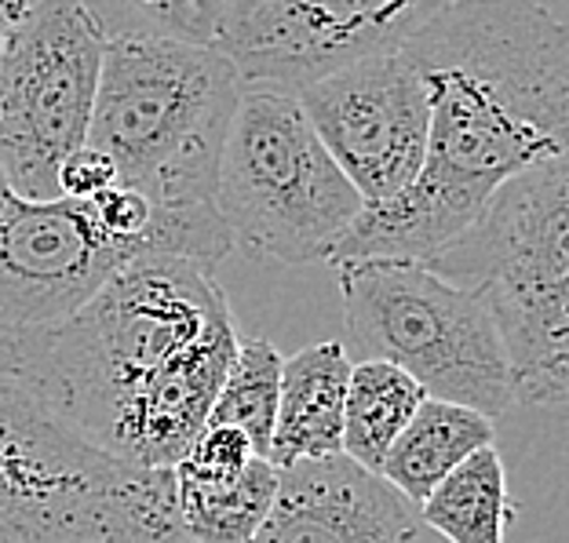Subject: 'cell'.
Segmentation results:
<instances>
[{"label":"cell","mask_w":569,"mask_h":543,"mask_svg":"<svg viewBox=\"0 0 569 543\" xmlns=\"http://www.w3.org/2000/svg\"><path fill=\"white\" fill-rule=\"evenodd\" d=\"M497 442V426L482 412L457 402L427 398L417 416L398 434V442L383 456L380 477H387L409 503L431 496V489L449 477L463 460Z\"/></svg>","instance_id":"5bb4252c"},{"label":"cell","mask_w":569,"mask_h":543,"mask_svg":"<svg viewBox=\"0 0 569 543\" xmlns=\"http://www.w3.org/2000/svg\"><path fill=\"white\" fill-rule=\"evenodd\" d=\"M238 340L216 267L139 255L70 318L0 335V365L92 449L176 467L209 423Z\"/></svg>","instance_id":"6da1fadb"},{"label":"cell","mask_w":569,"mask_h":543,"mask_svg":"<svg viewBox=\"0 0 569 543\" xmlns=\"http://www.w3.org/2000/svg\"><path fill=\"white\" fill-rule=\"evenodd\" d=\"M183 543H190V540H183Z\"/></svg>","instance_id":"603a6c76"},{"label":"cell","mask_w":569,"mask_h":543,"mask_svg":"<svg viewBox=\"0 0 569 543\" xmlns=\"http://www.w3.org/2000/svg\"><path fill=\"white\" fill-rule=\"evenodd\" d=\"M427 267L482 295L515 402L569 405V158L497 187L468 234Z\"/></svg>","instance_id":"277c9868"},{"label":"cell","mask_w":569,"mask_h":543,"mask_svg":"<svg viewBox=\"0 0 569 543\" xmlns=\"http://www.w3.org/2000/svg\"><path fill=\"white\" fill-rule=\"evenodd\" d=\"M118 187V164L92 142L77 147L67 161L59 164V198L67 201H96L99 193Z\"/></svg>","instance_id":"44dd1931"},{"label":"cell","mask_w":569,"mask_h":543,"mask_svg":"<svg viewBox=\"0 0 569 543\" xmlns=\"http://www.w3.org/2000/svg\"><path fill=\"white\" fill-rule=\"evenodd\" d=\"M216 209L244 252L307 267L332 260L366 201L329 158L300 99L241 88L219 158Z\"/></svg>","instance_id":"8992f818"},{"label":"cell","mask_w":569,"mask_h":543,"mask_svg":"<svg viewBox=\"0 0 569 543\" xmlns=\"http://www.w3.org/2000/svg\"><path fill=\"white\" fill-rule=\"evenodd\" d=\"M107 37H164L216 44L227 0H81Z\"/></svg>","instance_id":"d6986e66"},{"label":"cell","mask_w":569,"mask_h":543,"mask_svg":"<svg viewBox=\"0 0 569 543\" xmlns=\"http://www.w3.org/2000/svg\"><path fill=\"white\" fill-rule=\"evenodd\" d=\"M420 522L449 543H503L508 471L497 445L475 452L420 503Z\"/></svg>","instance_id":"e0dca14e"},{"label":"cell","mask_w":569,"mask_h":543,"mask_svg":"<svg viewBox=\"0 0 569 543\" xmlns=\"http://www.w3.org/2000/svg\"><path fill=\"white\" fill-rule=\"evenodd\" d=\"M431 99L420 172L471 201L569 158V22L537 0H449L402 44Z\"/></svg>","instance_id":"7a4b0ae2"},{"label":"cell","mask_w":569,"mask_h":543,"mask_svg":"<svg viewBox=\"0 0 569 543\" xmlns=\"http://www.w3.org/2000/svg\"><path fill=\"white\" fill-rule=\"evenodd\" d=\"M449 0H227L216 48L244 88L303 92L398 51Z\"/></svg>","instance_id":"9c48e42d"},{"label":"cell","mask_w":569,"mask_h":543,"mask_svg":"<svg viewBox=\"0 0 569 543\" xmlns=\"http://www.w3.org/2000/svg\"><path fill=\"white\" fill-rule=\"evenodd\" d=\"M417 503L343 452L284 467L252 543H427Z\"/></svg>","instance_id":"7c38bea8"},{"label":"cell","mask_w":569,"mask_h":543,"mask_svg":"<svg viewBox=\"0 0 569 543\" xmlns=\"http://www.w3.org/2000/svg\"><path fill=\"white\" fill-rule=\"evenodd\" d=\"M347 335L366 358L391 361L427 398L497 420L515 405L511 369L482 295L427 263L366 260L336 267Z\"/></svg>","instance_id":"52a82bcc"},{"label":"cell","mask_w":569,"mask_h":543,"mask_svg":"<svg viewBox=\"0 0 569 543\" xmlns=\"http://www.w3.org/2000/svg\"><path fill=\"white\" fill-rule=\"evenodd\" d=\"M296 99L366 204L395 198L420 175L431 139V99L402 48L361 59Z\"/></svg>","instance_id":"30bf717a"},{"label":"cell","mask_w":569,"mask_h":543,"mask_svg":"<svg viewBox=\"0 0 569 543\" xmlns=\"http://www.w3.org/2000/svg\"><path fill=\"white\" fill-rule=\"evenodd\" d=\"M107 30L81 0H8L0 30V172L33 201L59 198V164L92 128Z\"/></svg>","instance_id":"ba28073f"},{"label":"cell","mask_w":569,"mask_h":543,"mask_svg":"<svg viewBox=\"0 0 569 543\" xmlns=\"http://www.w3.org/2000/svg\"><path fill=\"white\" fill-rule=\"evenodd\" d=\"M139 255L110 238L88 201H33L0 172V335L70 318Z\"/></svg>","instance_id":"8fae6325"},{"label":"cell","mask_w":569,"mask_h":543,"mask_svg":"<svg viewBox=\"0 0 569 543\" xmlns=\"http://www.w3.org/2000/svg\"><path fill=\"white\" fill-rule=\"evenodd\" d=\"M281 365L284 358L278 354L274 343L260 340V335H241L234 361H230L223 386H219L209 412V423L238 426L263 460L270 452V434H274Z\"/></svg>","instance_id":"ac0fdd59"},{"label":"cell","mask_w":569,"mask_h":543,"mask_svg":"<svg viewBox=\"0 0 569 543\" xmlns=\"http://www.w3.org/2000/svg\"><path fill=\"white\" fill-rule=\"evenodd\" d=\"M355 361L343 343H315L284 358L278 416L267 460L278 471L303 460H329L343 452V405Z\"/></svg>","instance_id":"4fadbf2b"},{"label":"cell","mask_w":569,"mask_h":543,"mask_svg":"<svg viewBox=\"0 0 569 543\" xmlns=\"http://www.w3.org/2000/svg\"><path fill=\"white\" fill-rule=\"evenodd\" d=\"M172 467L81 442L0 365V543H183Z\"/></svg>","instance_id":"5b68a950"},{"label":"cell","mask_w":569,"mask_h":543,"mask_svg":"<svg viewBox=\"0 0 569 543\" xmlns=\"http://www.w3.org/2000/svg\"><path fill=\"white\" fill-rule=\"evenodd\" d=\"M427 402L423 386L391 361L366 358L351 369L343 405V456L380 474L383 456Z\"/></svg>","instance_id":"2e32d148"},{"label":"cell","mask_w":569,"mask_h":543,"mask_svg":"<svg viewBox=\"0 0 569 543\" xmlns=\"http://www.w3.org/2000/svg\"><path fill=\"white\" fill-rule=\"evenodd\" d=\"M4 16H8V0H0V30H4Z\"/></svg>","instance_id":"7402d4cb"},{"label":"cell","mask_w":569,"mask_h":543,"mask_svg":"<svg viewBox=\"0 0 569 543\" xmlns=\"http://www.w3.org/2000/svg\"><path fill=\"white\" fill-rule=\"evenodd\" d=\"M176 507L179 529L190 543H252L278 493L281 471L270 460L256 456L234 477H190L176 471Z\"/></svg>","instance_id":"9a60e30c"},{"label":"cell","mask_w":569,"mask_h":543,"mask_svg":"<svg viewBox=\"0 0 569 543\" xmlns=\"http://www.w3.org/2000/svg\"><path fill=\"white\" fill-rule=\"evenodd\" d=\"M241 77L216 44L110 37L88 139L118 164V183L164 215L216 209V179Z\"/></svg>","instance_id":"3957f363"},{"label":"cell","mask_w":569,"mask_h":543,"mask_svg":"<svg viewBox=\"0 0 569 543\" xmlns=\"http://www.w3.org/2000/svg\"><path fill=\"white\" fill-rule=\"evenodd\" d=\"M256 456H260V452L252 449V442L238 426L204 423V431L193 438V445L187 449V456L176 463V471H183L190 477H204V482H219V477L241 474Z\"/></svg>","instance_id":"ffe728a7"}]
</instances>
